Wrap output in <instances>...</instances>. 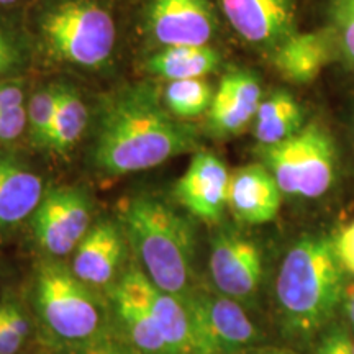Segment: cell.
I'll return each instance as SVG.
<instances>
[{
    "label": "cell",
    "instance_id": "6da1fadb",
    "mask_svg": "<svg viewBox=\"0 0 354 354\" xmlns=\"http://www.w3.org/2000/svg\"><path fill=\"white\" fill-rule=\"evenodd\" d=\"M194 145V128L177 120L153 87L135 86L105 105L92 158L105 174L125 176L153 169Z\"/></svg>",
    "mask_w": 354,
    "mask_h": 354
},
{
    "label": "cell",
    "instance_id": "7a4b0ae2",
    "mask_svg": "<svg viewBox=\"0 0 354 354\" xmlns=\"http://www.w3.org/2000/svg\"><path fill=\"white\" fill-rule=\"evenodd\" d=\"M122 221L145 274L167 294L184 299L192 292L194 233L189 221L161 198L133 197Z\"/></svg>",
    "mask_w": 354,
    "mask_h": 354
},
{
    "label": "cell",
    "instance_id": "3957f363",
    "mask_svg": "<svg viewBox=\"0 0 354 354\" xmlns=\"http://www.w3.org/2000/svg\"><path fill=\"white\" fill-rule=\"evenodd\" d=\"M342 266L335 243L326 238H304L290 248L276 282L290 330L312 333L330 320L343 297Z\"/></svg>",
    "mask_w": 354,
    "mask_h": 354
},
{
    "label": "cell",
    "instance_id": "277c9868",
    "mask_svg": "<svg viewBox=\"0 0 354 354\" xmlns=\"http://www.w3.org/2000/svg\"><path fill=\"white\" fill-rule=\"evenodd\" d=\"M35 297L44 328L64 346L92 343L110 335L104 304L63 264H41Z\"/></svg>",
    "mask_w": 354,
    "mask_h": 354
},
{
    "label": "cell",
    "instance_id": "5b68a950",
    "mask_svg": "<svg viewBox=\"0 0 354 354\" xmlns=\"http://www.w3.org/2000/svg\"><path fill=\"white\" fill-rule=\"evenodd\" d=\"M43 38L57 59L99 68L112 55L117 30L110 13L91 0H68L44 15Z\"/></svg>",
    "mask_w": 354,
    "mask_h": 354
},
{
    "label": "cell",
    "instance_id": "8992f818",
    "mask_svg": "<svg viewBox=\"0 0 354 354\" xmlns=\"http://www.w3.org/2000/svg\"><path fill=\"white\" fill-rule=\"evenodd\" d=\"M261 154L287 196L317 198L333 183L335 145L328 131L317 123L284 141L263 146Z\"/></svg>",
    "mask_w": 354,
    "mask_h": 354
},
{
    "label": "cell",
    "instance_id": "52a82bcc",
    "mask_svg": "<svg viewBox=\"0 0 354 354\" xmlns=\"http://www.w3.org/2000/svg\"><path fill=\"white\" fill-rule=\"evenodd\" d=\"M194 330L198 354H238L258 338V331L234 299L194 289L184 297Z\"/></svg>",
    "mask_w": 354,
    "mask_h": 354
},
{
    "label": "cell",
    "instance_id": "ba28073f",
    "mask_svg": "<svg viewBox=\"0 0 354 354\" xmlns=\"http://www.w3.org/2000/svg\"><path fill=\"white\" fill-rule=\"evenodd\" d=\"M91 202L77 187L50 189L32 215L38 245L56 258L76 250L91 230Z\"/></svg>",
    "mask_w": 354,
    "mask_h": 354
},
{
    "label": "cell",
    "instance_id": "9c48e42d",
    "mask_svg": "<svg viewBox=\"0 0 354 354\" xmlns=\"http://www.w3.org/2000/svg\"><path fill=\"white\" fill-rule=\"evenodd\" d=\"M148 28L162 46H207L214 35L209 0H151Z\"/></svg>",
    "mask_w": 354,
    "mask_h": 354
},
{
    "label": "cell",
    "instance_id": "30bf717a",
    "mask_svg": "<svg viewBox=\"0 0 354 354\" xmlns=\"http://www.w3.org/2000/svg\"><path fill=\"white\" fill-rule=\"evenodd\" d=\"M209 266L216 290L234 300L251 297L263 277L258 246L234 234H218L215 238Z\"/></svg>",
    "mask_w": 354,
    "mask_h": 354
},
{
    "label": "cell",
    "instance_id": "8fae6325",
    "mask_svg": "<svg viewBox=\"0 0 354 354\" xmlns=\"http://www.w3.org/2000/svg\"><path fill=\"white\" fill-rule=\"evenodd\" d=\"M118 284L149 308L172 354H198L196 330L183 299L161 290L145 272L136 269L128 271Z\"/></svg>",
    "mask_w": 354,
    "mask_h": 354
},
{
    "label": "cell",
    "instance_id": "7c38bea8",
    "mask_svg": "<svg viewBox=\"0 0 354 354\" xmlns=\"http://www.w3.org/2000/svg\"><path fill=\"white\" fill-rule=\"evenodd\" d=\"M230 172L214 153L201 151L192 158L177 180L174 196L190 214L203 221H218L228 205Z\"/></svg>",
    "mask_w": 354,
    "mask_h": 354
},
{
    "label": "cell",
    "instance_id": "4fadbf2b",
    "mask_svg": "<svg viewBox=\"0 0 354 354\" xmlns=\"http://www.w3.org/2000/svg\"><path fill=\"white\" fill-rule=\"evenodd\" d=\"M125 256L123 232L109 220L97 221L74 250L73 272L88 287H109Z\"/></svg>",
    "mask_w": 354,
    "mask_h": 354
},
{
    "label": "cell",
    "instance_id": "5bb4252c",
    "mask_svg": "<svg viewBox=\"0 0 354 354\" xmlns=\"http://www.w3.org/2000/svg\"><path fill=\"white\" fill-rule=\"evenodd\" d=\"M282 190L266 166L248 165L230 176L228 207L250 225L269 223L281 209Z\"/></svg>",
    "mask_w": 354,
    "mask_h": 354
},
{
    "label": "cell",
    "instance_id": "9a60e30c",
    "mask_svg": "<svg viewBox=\"0 0 354 354\" xmlns=\"http://www.w3.org/2000/svg\"><path fill=\"white\" fill-rule=\"evenodd\" d=\"M230 25L250 43H274L292 35L290 0H221Z\"/></svg>",
    "mask_w": 354,
    "mask_h": 354
},
{
    "label": "cell",
    "instance_id": "2e32d148",
    "mask_svg": "<svg viewBox=\"0 0 354 354\" xmlns=\"http://www.w3.org/2000/svg\"><path fill=\"white\" fill-rule=\"evenodd\" d=\"M261 102V87L251 74L243 71L227 74L209 109L212 130L221 136L238 135L254 120Z\"/></svg>",
    "mask_w": 354,
    "mask_h": 354
},
{
    "label": "cell",
    "instance_id": "e0dca14e",
    "mask_svg": "<svg viewBox=\"0 0 354 354\" xmlns=\"http://www.w3.org/2000/svg\"><path fill=\"white\" fill-rule=\"evenodd\" d=\"M43 194L37 172L10 154H0V234L32 216Z\"/></svg>",
    "mask_w": 354,
    "mask_h": 354
},
{
    "label": "cell",
    "instance_id": "ac0fdd59",
    "mask_svg": "<svg viewBox=\"0 0 354 354\" xmlns=\"http://www.w3.org/2000/svg\"><path fill=\"white\" fill-rule=\"evenodd\" d=\"M331 39L325 32L289 35L274 53V66L286 81L307 84L328 64Z\"/></svg>",
    "mask_w": 354,
    "mask_h": 354
},
{
    "label": "cell",
    "instance_id": "d6986e66",
    "mask_svg": "<svg viewBox=\"0 0 354 354\" xmlns=\"http://www.w3.org/2000/svg\"><path fill=\"white\" fill-rule=\"evenodd\" d=\"M112 302L120 328L133 351L140 354H172L149 308L118 282L112 287Z\"/></svg>",
    "mask_w": 354,
    "mask_h": 354
},
{
    "label": "cell",
    "instance_id": "ffe728a7",
    "mask_svg": "<svg viewBox=\"0 0 354 354\" xmlns=\"http://www.w3.org/2000/svg\"><path fill=\"white\" fill-rule=\"evenodd\" d=\"M302 110L294 97L277 92L261 102L254 117V136L261 145H274L302 130Z\"/></svg>",
    "mask_w": 354,
    "mask_h": 354
},
{
    "label": "cell",
    "instance_id": "44dd1931",
    "mask_svg": "<svg viewBox=\"0 0 354 354\" xmlns=\"http://www.w3.org/2000/svg\"><path fill=\"white\" fill-rule=\"evenodd\" d=\"M218 64L214 48L207 46H167L149 59V69L167 81L202 79Z\"/></svg>",
    "mask_w": 354,
    "mask_h": 354
},
{
    "label": "cell",
    "instance_id": "7402d4cb",
    "mask_svg": "<svg viewBox=\"0 0 354 354\" xmlns=\"http://www.w3.org/2000/svg\"><path fill=\"white\" fill-rule=\"evenodd\" d=\"M87 118L86 104L76 88L61 86L48 149L56 154L69 153L86 131Z\"/></svg>",
    "mask_w": 354,
    "mask_h": 354
},
{
    "label": "cell",
    "instance_id": "603a6c76",
    "mask_svg": "<svg viewBox=\"0 0 354 354\" xmlns=\"http://www.w3.org/2000/svg\"><path fill=\"white\" fill-rule=\"evenodd\" d=\"M214 92L203 79L169 81L165 92V104L172 115L180 118L197 117L210 109Z\"/></svg>",
    "mask_w": 354,
    "mask_h": 354
},
{
    "label": "cell",
    "instance_id": "cb8c5ba5",
    "mask_svg": "<svg viewBox=\"0 0 354 354\" xmlns=\"http://www.w3.org/2000/svg\"><path fill=\"white\" fill-rule=\"evenodd\" d=\"M59 91L61 86L44 87L26 105V131L35 148H48Z\"/></svg>",
    "mask_w": 354,
    "mask_h": 354
},
{
    "label": "cell",
    "instance_id": "d4e9b609",
    "mask_svg": "<svg viewBox=\"0 0 354 354\" xmlns=\"http://www.w3.org/2000/svg\"><path fill=\"white\" fill-rule=\"evenodd\" d=\"M30 325L15 304L0 305V354H15L24 346Z\"/></svg>",
    "mask_w": 354,
    "mask_h": 354
},
{
    "label": "cell",
    "instance_id": "484cf974",
    "mask_svg": "<svg viewBox=\"0 0 354 354\" xmlns=\"http://www.w3.org/2000/svg\"><path fill=\"white\" fill-rule=\"evenodd\" d=\"M333 21L336 37L349 61L354 63V0H335Z\"/></svg>",
    "mask_w": 354,
    "mask_h": 354
},
{
    "label": "cell",
    "instance_id": "4316f807",
    "mask_svg": "<svg viewBox=\"0 0 354 354\" xmlns=\"http://www.w3.org/2000/svg\"><path fill=\"white\" fill-rule=\"evenodd\" d=\"M26 130V107L10 109L0 113V143H10Z\"/></svg>",
    "mask_w": 354,
    "mask_h": 354
},
{
    "label": "cell",
    "instance_id": "83f0119b",
    "mask_svg": "<svg viewBox=\"0 0 354 354\" xmlns=\"http://www.w3.org/2000/svg\"><path fill=\"white\" fill-rule=\"evenodd\" d=\"M128 349L115 342L113 336H104L92 343L77 344V346H64L57 354H127Z\"/></svg>",
    "mask_w": 354,
    "mask_h": 354
},
{
    "label": "cell",
    "instance_id": "f1b7e54d",
    "mask_svg": "<svg viewBox=\"0 0 354 354\" xmlns=\"http://www.w3.org/2000/svg\"><path fill=\"white\" fill-rule=\"evenodd\" d=\"M336 254H338L339 263L354 274V221L339 233L338 240L335 243Z\"/></svg>",
    "mask_w": 354,
    "mask_h": 354
},
{
    "label": "cell",
    "instance_id": "f546056e",
    "mask_svg": "<svg viewBox=\"0 0 354 354\" xmlns=\"http://www.w3.org/2000/svg\"><path fill=\"white\" fill-rule=\"evenodd\" d=\"M24 88L17 82L0 84V113L24 105Z\"/></svg>",
    "mask_w": 354,
    "mask_h": 354
},
{
    "label": "cell",
    "instance_id": "4dcf8cb0",
    "mask_svg": "<svg viewBox=\"0 0 354 354\" xmlns=\"http://www.w3.org/2000/svg\"><path fill=\"white\" fill-rule=\"evenodd\" d=\"M317 354H354V344L346 333L336 331L322 343Z\"/></svg>",
    "mask_w": 354,
    "mask_h": 354
},
{
    "label": "cell",
    "instance_id": "1f68e13d",
    "mask_svg": "<svg viewBox=\"0 0 354 354\" xmlns=\"http://www.w3.org/2000/svg\"><path fill=\"white\" fill-rule=\"evenodd\" d=\"M17 50L10 41V38L0 30V76L10 71L17 63Z\"/></svg>",
    "mask_w": 354,
    "mask_h": 354
},
{
    "label": "cell",
    "instance_id": "d6a6232c",
    "mask_svg": "<svg viewBox=\"0 0 354 354\" xmlns=\"http://www.w3.org/2000/svg\"><path fill=\"white\" fill-rule=\"evenodd\" d=\"M346 312H348V315H349V320H351L353 325H354V287H353L351 290H349V294H348Z\"/></svg>",
    "mask_w": 354,
    "mask_h": 354
},
{
    "label": "cell",
    "instance_id": "836d02e7",
    "mask_svg": "<svg viewBox=\"0 0 354 354\" xmlns=\"http://www.w3.org/2000/svg\"><path fill=\"white\" fill-rule=\"evenodd\" d=\"M253 354H294L290 351H286V349H261V351H256Z\"/></svg>",
    "mask_w": 354,
    "mask_h": 354
},
{
    "label": "cell",
    "instance_id": "e575fe53",
    "mask_svg": "<svg viewBox=\"0 0 354 354\" xmlns=\"http://www.w3.org/2000/svg\"><path fill=\"white\" fill-rule=\"evenodd\" d=\"M13 2H17V0H0V3H2V6H10V3H13Z\"/></svg>",
    "mask_w": 354,
    "mask_h": 354
},
{
    "label": "cell",
    "instance_id": "d590c367",
    "mask_svg": "<svg viewBox=\"0 0 354 354\" xmlns=\"http://www.w3.org/2000/svg\"><path fill=\"white\" fill-rule=\"evenodd\" d=\"M127 354H140V353H136V351H127Z\"/></svg>",
    "mask_w": 354,
    "mask_h": 354
}]
</instances>
